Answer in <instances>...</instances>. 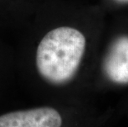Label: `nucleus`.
<instances>
[{
    "instance_id": "1",
    "label": "nucleus",
    "mask_w": 128,
    "mask_h": 127,
    "mask_svg": "<svg viewBox=\"0 0 128 127\" xmlns=\"http://www.w3.org/2000/svg\"><path fill=\"white\" fill-rule=\"evenodd\" d=\"M86 39L78 30L60 26L47 32L36 49V64L46 82L64 84L74 78L82 61Z\"/></svg>"
},
{
    "instance_id": "2",
    "label": "nucleus",
    "mask_w": 128,
    "mask_h": 127,
    "mask_svg": "<svg viewBox=\"0 0 128 127\" xmlns=\"http://www.w3.org/2000/svg\"><path fill=\"white\" fill-rule=\"evenodd\" d=\"M60 114L52 107H37L0 116V127H60Z\"/></svg>"
},
{
    "instance_id": "3",
    "label": "nucleus",
    "mask_w": 128,
    "mask_h": 127,
    "mask_svg": "<svg viewBox=\"0 0 128 127\" xmlns=\"http://www.w3.org/2000/svg\"><path fill=\"white\" fill-rule=\"evenodd\" d=\"M103 69L111 81L128 83V37H120L113 43L106 56Z\"/></svg>"
},
{
    "instance_id": "4",
    "label": "nucleus",
    "mask_w": 128,
    "mask_h": 127,
    "mask_svg": "<svg viewBox=\"0 0 128 127\" xmlns=\"http://www.w3.org/2000/svg\"><path fill=\"white\" fill-rule=\"evenodd\" d=\"M118 2H124V3H126V2H128V0H116Z\"/></svg>"
}]
</instances>
